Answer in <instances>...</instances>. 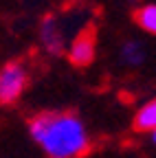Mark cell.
<instances>
[{
  "mask_svg": "<svg viewBox=\"0 0 156 158\" xmlns=\"http://www.w3.org/2000/svg\"><path fill=\"white\" fill-rule=\"evenodd\" d=\"M29 134L48 158H79L88 152L90 138L84 121L73 112H40L29 121Z\"/></svg>",
  "mask_w": 156,
  "mask_h": 158,
  "instance_id": "cell-1",
  "label": "cell"
},
{
  "mask_svg": "<svg viewBox=\"0 0 156 158\" xmlns=\"http://www.w3.org/2000/svg\"><path fill=\"white\" fill-rule=\"evenodd\" d=\"M29 86V73L22 62H9L0 68V106H11Z\"/></svg>",
  "mask_w": 156,
  "mask_h": 158,
  "instance_id": "cell-2",
  "label": "cell"
},
{
  "mask_svg": "<svg viewBox=\"0 0 156 158\" xmlns=\"http://www.w3.org/2000/svg\"><path fill=\"white\" fill-rule=\"evenodd\" d=\"M97 53V40H95V31L92 29H84L79 35H77L70 46H68V59L73 66H88L92 64Z\"/></svg>",
  "mask_w": 156,
  "mask_h": 158,
  "instance_id": "cell-3",
  "label": "cell"
},
{
  "mask_svg": "<svg viewBox=\"0 0 156 158\" xmlns=\"http://www.w3.org/2000/svg\"><path fill=\"white\" fill-rule=\"evenodd\" d=\"M40 40L46 48L48 55L53 57H60L62 53H66V40H64V33L57 24V20L53 15H46L40 24Z\"/></svg>",
  "mask_w": 156,
  "mask_h": 158,
  "instance_id": "cell-4",
  "label": "cell"
},
{
  "mask_svg": "<svg viewBox=\"0 0 156 158\" xmlns=\"http://www.w3.org/2000/svg\"><path fill=\"white\" fill-rule=\"evenodd\" d=\"M136 132H152L156 130V99H150L147 103H143L134 114L132 121Z\"/></svg>",
  "mask_w": 156,
  "mask_h": 158,
  "instance_id": "cell-5",
  "label": "cell"
},
{
  "mask_svg": "<svg viewBox=\"0 0 156 158\" xmlns=\"http://www.w3.org/2000/svg\"><path fill=\"white\" fill-rule=\"evenodd\" d=\"M119 55H121V62L125 66H139L145 59V46L139 42V40H128V42L121 44Z\"/></svg>",
  "mask_w": 156,
  "mask_h": 158,
  "instance_id": "cell-6",
  "label": "cell"
},
{
  "mask_svg": "<svg viewBox=\"0 0 156 158\" xmlns=\"http://www.w3.org/2000/svg\"><path fill=\"white\" fill-rule=\"evenodd\" d=\"M134 22L139 24V29H143L150 35H156V5H143L136 9L134 13Z\"/></svg>",
  "mask_w": 156,
  "mask_h": 158,
  "instance_id": "cell-7",
  "label": "cell"
},
{
  "mask_svg": "<svg viewBox=\"0 0 156 158\" xmlns=\"http://www.w3.org/2000/svg\"><path fill=\"white\" fill-rule=\"evenodd\" d=\"M150 134H152V143H154V145H156V130H152V132H150Z\"/></svg>",
  "mask_w": 156,
  "mask_h": 158,
  "instance_id": "cell-8",
  "label": "cell"
}]
</instances>
